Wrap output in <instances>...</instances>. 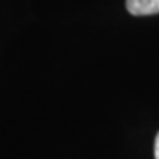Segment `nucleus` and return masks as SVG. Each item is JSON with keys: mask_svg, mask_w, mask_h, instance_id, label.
Returning <instances> with one entry per match:
<instances>
[{"mask_svg": "<svg viewBox=\"0 0 159 159\" xmlns=\"http://www.w3.org/2000/svg\"><path fill=\"white\" fill-rule=\"evenodd\" d=\"M125 9L133 16H150L159 12V0H125Z\"/></svg>", "mask_w": 159, "mask_h": 159, "instance_id": "f257e3e1", "label": "nucleus"}, {"mask_svg": "<svg viewBox=\"0 0 159 159\" xmlns=\"http://www.w3.org/2000/svg\"><path fill=\"white\" fill-rule=\"evenodd\" d=\"M154 157L159 159V133L156 136V142H154Z\"/></svg>", "mask_w": 159, "mask_h": 159, "instance_id": "f03ea898", "label": "nucleus"}]
</instances>
